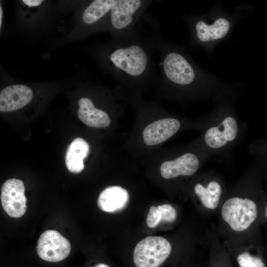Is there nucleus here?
Returning a JSON list of instances; mask_svg holds the SVG:
<instances>
[{"label": "nucleus", "mask_w": 267, "mask_h": 267, "mask_svg": "<svg viewBox=\"0 0 267 267\" xmlns=\"http://www.w3.org/2000/svg\"><path fill=\"white\" fill-rule=\"evenodd\" d=\"M191 31V41L194 43H208L223 39L230 28V21L225 17H220L210 24L203 20L188 18Z\"/></svg>", "instance_id": "10"}, {"label": "nucleus", "mask_w": 267, "mask_h": 267, "mask_svg": "<svg viewBox=\"0 0 267 267\" xmlns=\"http://www.w3.org/2000/svg\"><path fill=\"white\" fill-rule=\"evenodd\" d=\"M237 261L240 267H265L264 262L260 257L252 256L248 252L240 254Z\"/></svg>", "instance_id": "18"}, {"label": "nucleus", "mask_w": 267, "mask_h": 267, "mask_svg": "<svg viewBox=\"0 0 267 267\" xmlns=\"http://www.w3.org/2000/svg\"><path fill=\"white\" fill-rule=\"evenodd\" d=\"M193 190L204 207L211 210L217 207L222 193V184L218 180L209 179L204 184L197 182Z\"/></svg>", "instance_id": "17"}, {"label": "nucleus", "mask_w": 267, "mask_h": 267, "mask_svg": "<svg viewBox=\"0 0 267 267\" xmlns=\"http://www.w3.org/2000/svg\"><path fill=\"white\" fill-rule=\"evenodd\" d=\"M70 251L69 241L56 230H46L41 234L38 239L37 252L44 261L60 262L66 258Z\"/></svg>", "instance_id": "9"}, {"label": "nucleus", "mask_w": 267, "mask_h": 267, "mask_svg": "<svg viewBox=\"0 0 267 267\" xmlns=\"http://www.w3.org/2000/svg\"><path fill=\"white\" fill-rule=\"evenodd\" d=\"M246 129V124L239 120L232 104L222 102L201 120L197 143L211 159L229 160Z\"/></svg>", "instance_id": "2"}, {"label": "nucleus", "mask_w": 267, "mask_h": 267, "mask_svg": "<svg viewBox=\"0 0 267 267\" xmlns=\"http://www.w3.org/2000/svg\"><path fill=\"white\" fill-rule=\"evenodd\" d=\"M150 35L140 33L130 38L111 40L92 48L90 53L104 72L130 87L144 86L156 77Z\"/></svg>", "instance_id": "1"}, {"label": "nucleus", "mask_w": 267, "mask_h": 267, "mask_svg": "<svg viewBox=\"0 0 267 267\" xmlns=\"http://www.w3.org/2000/svg\"><path fill=\"white\" fill-rule=\"evenodd\" d=\"M89 153V145L83 138H75L69 145L65 154V163L71 173L79 174L84 169V159Z\"/></svg>", "instance_id": "16"}, {"label": "nucleus", "mask_w": 267, "mask_h": 267, "mask_svg": "<svg viewBox=\"0 0 267 267\" xmlns=\"http://www.w3.org/2000/svg\"><path fill=\"white\" fill-rule=\"evenodd\" d=\"M78 116L86 125L94 128H105L111 122L108 113L97 108L89 97H82L78 101Z\"/></svg>", "instance_id": "14"}, {"label": "nucleus", "mask_w": 267, "mask_h": 267, "mask_svg": "<svg viewBox=\"0 0 267 267\" xmlns=\"http://www.w3.org/2000/svg\"><path fill=\"white\" fill-rule=\"evenodd\" d=\"M265 215L266 218L267 219V204L265 209Z\"/></svg>", "instance_id": "22"}, {"label": "nucleus", "mask_w": 267, "mask_h": 267, "mask_svg": "<svg viewBox=\"0 0 267 267\" xmlns=\"http://www.w3.org/2000/svg\"><path fill=\"white\" fill-rule=\"evenodd\" d=\"M152 0H118L111 9L104 31L112 40L130 38L140 33L141 19L154 2Z\"/></svg>", "instance_id": "4"}, {"label": "nucleus", "mask_w": 267, "mask_h": 267, "mask_svg": "<svg viewBox=\"0 0 267 267\" xmlns=\"http://www.w3.org/2000/svg\"><path fill=\"white\" fill-rule=\"evenodd\" d=\"M172 246L161 236H148L135 246L133 255L135 267H161L170 257Z\"/></svg>", "instance_id": "6"}, {"label": "nucleus", "mask_w": 267, "mask_h": 267, "mask_svg": "<svg viewBox=\"0 0 267 267\" xmlns=\"http://www.w3.org/2000/svg\"><path fill=\"white\" fill-rule=\"evenodd\" d=\"M2 6L0 4V29H1V26H2V15H3V12H2Z\"/></svg>", "instance_id": "21"}, {"label": "nucleus", "mask_w": 267, "mask_h": 267, "mask_svg": "<svg viewBox=\"0 0 267 267\" xmlns=\"http://www.w3.org/2000/svg\"><path fill=\"white\" fill-rule=\"evenodd\" d=\"M181 121L174 117L156 120L147 126L142 134L144 142L155 145L163 142L176 134L180 129Z\"/></svg>", "instance_id": "13"}, {"label": "nucleus", "mask_w": 267, "mask_h": 267, "mask_svg": "<svg viewBox=\"0 0 267 267\" xmlns=\"http://www.w3.org/2000/svg\"><path fill=\"white\" fill-rule=\"evenodd\" d=\"M221 214L223 220L233 230L241 231L247 229L256 220L258 208L251 199L233 197L224 202Z\"/></svg>", "instance_id": "7"}, {"label": "nucleus", "mask_w": 267, "mask_h": 267, "mask_svg": "<svg viewBox=\"0 0 267 267\" xmlns=\"http://www.w3.org/2000/svg\"><path fill=\"white\" fill-rule=\"evenodd\" d=\"M162 209V222H171L177 218V211L175 208L169 204L161 205Z\"/></svg>", "instance_id": "20"}, {"label": "nucleus", "mask_w": 267, "mask_h": 267, "mask_svg": "<svg viewBox=\"0 0 267 267\" xmlns=\"http://www.w3.org/2000/svg\"><path fill=\"white\" fill-rule=\"evenodd\" d=\"M162 222L161 206H151L148 211L146 218V224L150 228H155Z\"/></svg>", "instance_id": "19"}, {"label": "nucleus", "mask_w": 267, "mask_h": 267, "mask_svg": "<svg viewBox=\"0 0 267 267\" xmlns=\"http://www.w3.org/2000/svg\"><path fill=\"white\" fill-rule=\"evenodd\" d=\"M22 180L11 178L6 180L1 188V203L5 212L11 217L20 218L26 211V197Z\"/></svg>", "instance_id": "11"}, {"label": "nucleus", "mask_w": 267, "mask_h": 267, "mask_svg": "<svg viewBox=\"0 0 267 267\" xmlns=\"http://www.w3.org/2000/svg\"><path fill=\"white\" fill-rule=\"evenodd\" d=\"M118 0L86 1L78 16V35L86 37L104 29L109 12Z\"/></svg>", "instance_id": "5"}, {"label": "nucleus", "mask_w": 267, "mask_h": 267, "mask_svg": "<svg viewBox=\"0 0 267 267\" xmlns=\"http://www.w3.org/2000/svg\"><path fill=\"white\" fill-rule=\"evenodd\" d=\"M129 195L127 190L120 186L106 187L100 193L97 206L102 211L116 213L125 209L128 204Z\"/></svg>", "instance_id": "15"}, {"label": "nucleus", "mask_w": 267, "mask_h": 267, "mask_svg": "<svg viewBox=\"0 0 267 267\" xmlns=\"http://www.w3.org/2000/svg\"><path fill=\"white\" fill-rule=\"evenodd\" d=\"M34 96L33 90L23 84L8 86L0 92V111L10 112L28 105Z\"/></svg>", "instance_id": "12"}, {"label": "nucleus", "mask_w": 267, "mask_h": 267, "mask_svg": "<svg viewBox=\"0 0 267 267\" xmlns=\"http://www.w3.org/2000/svg\"><path fill=\"white\" fill-rule=\"evenodd\" d=\"M210 159L209 155L199 146L195 151L185 152L173 159L163 162L160 166L161 175L165 179L191 176Z\"/></svg>", "instance_id": "8"}, {"label": "nucleus", "mask_w": 267, "mask_h": 267, "mask_svg": "<svg viewBox=\"0 0 267 267\" xmlns=\"http://www.w3.org/2000/svg\"><path fill=\"white\" fill-rule=\"evenodd\" d=\"M151 24L152 37L160 55V85L180 94L196 92L197 94H206L207 90L201 85L198 70L186 53L162 38L155 19Z\"/></svg>", "instance_id": "3"}]
</instances>
